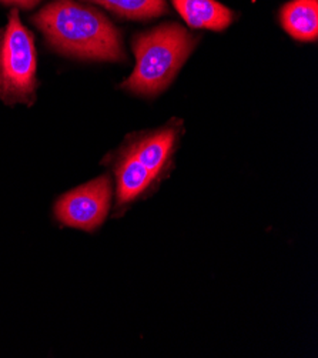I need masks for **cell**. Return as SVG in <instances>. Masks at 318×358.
Returning a JSON list of instances; mask_svg holds the SVG:
<instances>
[{
    "instance_id": "obj_1",
    "label": "cell",
    "mask_w": 318,
    "mask_h": 358,
    "mask_svg": "<svg viewBox=\"0 0 318 358\" xmlns=\"http://www.w3.org/2000/svg\"><path fill=\"white\" fill-rule=\"evenodd\" d=\"M56 52L83 60L122 62L117 27L101 12L75 0H53L31 17Z\"/></svg>"
},
{
    "instance_id": "obj_2",
    "label": "cell",
    "mask_w": 318,
    "mask_h": 358,
    "mask_svg": "<svg viewBox=\"0 0 318 358\" xmlns=\"http://www.w3.org/2000/svg\"><path fill=\"white\" fill-rule=\"evenodd\" d=\"M198 39L179 23H163L133 39L136 66L122 87L140 96L164 92L187 62Z\"/></svg>"
},
{
    "instance_id": "obj_3",
    "label": "cell",
    "mask_w": 318,
    "mask_h": 358,
    "mask_svg": "<svg viewBox=\"0 0 318 358\" xmlns=\"http://www.w3.org/2000/svg\"><path fill=\"white\" fill-rule=\"evenodd\" d=\"M38 90V50L33 33L20 22L17 9L0 27V100L31 106Z\"/></svg>"
},
{
    "instance_id": "obj_4",
    "label": "cell",
    "mask_w": 318,
    "mask_h": 358,
    "mask_svg": "<svg viewBox=\"0 0 318 358\" xmlns=\"http://www.w3.org/2000/svg\"><path fill=\"white\" fill-rule=\"evenodd\" d=\"M110 200V178L100 176L96 180L59 197L55 204V216L68 227L93 231L106 220Z\"/></svg>"
},
{
    "instance_id": "obj_5",
    "label": "cell",
    "mask_w": 318,
    "mask_h": 358,
    "mask_svg": "<svg viewBox=\"0 0 318 358\" xmlns=\"http://www.w3.org/2000/svg\"><path fill=\"white\" fill-rule=\"evenodd\" d=\"M183 124L180 120H171L166 126L134 133L127 137L123 149L143 164L157 182L168 171L173 156L182 134Z\"/></svg>"
},
{
    "instance_id": "obj_6",
    "label": "cell",
    "mask_w": 318,
    "mask_h": 358,
    "mask_svg": "<svg viewBox=\"0 0 318 358\" xmlns=\"http://www.w3.org/2000/svg\"><path fill=\"white\" fill-rule=\"evenodd\" d=\"M113 170L117 182V207L137 200L157 183L154 176L123 148L113 160Z\"/></svg>"
},
{
    "instance_id": "obj_7",
    "label": "cell",
    "mask_w": 318,
    "mask_h": 358,
    "mask_svg": "<svg viewBox=\"0 0 318 358\" xmlns=\"http://www.w3.org/2000/svg\"><path fill=\"white\" fill-rule=\"evenodd\" d=\"M175 10L193 29L222 31L234 20V12L217 0H171Z\"/></svg>"
},
{
    "instance_id": "obj_8",
    "label": "cell",
    "mask_w": 318,
    "mask_h": 358,
    "mask_svg": "<svg viewBox=\"0 0 318 358\" xmlns=\"http://www.w3.org/2000/svg\"><path fill=\"white\" fill-rule=\"evenodd\" d=\"M284 30L298 42H315L318 38V0H291L280 10Z\"/></svg>"
},
{
    "instance_id": "obj_9",
    "label": "cell",
    "mask_w": 318,
    "mask_h": 358,
    "mask_svg": "<svg viewBox=\"0 0 318 358\" xmlns=\"http://www.w3.org/2000/svg\"><path fill=\"white\" fill-rule=\"evenodd\" d=\"M123 19L149 20L168 12L166 0H89Z\"/></svg>"
},
{
    "instance_id": "obj_10",
    "label": "cell",
    "mask_w": 318,
    "mask_h": 358,
    "mask_svg": "<svg viewBox=\"0 0 318 358\" xmlns=\"http://www.w3.org/2000/svg\"><path fill=\"white\" fill-rule=\"evenodd\" d=\"M41 2H42V0H0V3L19 6L22 9H31V8H34Z\"/></svg>"
}]
</instances>
